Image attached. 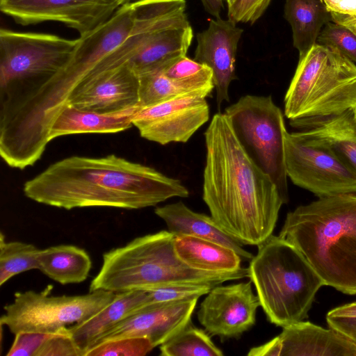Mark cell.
I'll use <instances>...</instances> for the list:
<instances>
[{"mask_svg":"<svg viewBox=\"0 0 356 356\" xmlns=\"http://www.w3.org/2000/svg\"><path fill=\"white\" fill-rule=\"evenodd\" d=\"M134 24L132 2L106 22L80 36L67 63L50 77L0 95V134L10 147L39 159L50 142L51 126L74 91L97 75L99 63L129 37Z\"/></svg>","mask_w":356,"mask_h":356,"instance_id":"6da1fadb","label":"cell"},{"mask_svg":"<svg viewBox=\"0 0 356 356\" xmlns=\"http://www.w3.org/2000/svg\"><path fill=\"white\" fill-rule=\"evenodd\" d=\"M204 139L202 198L211 216L243 245L259 246L273 234L285 204L278 188L247 153L225 113L213 116Z\"/></svg>","mask_w":356,"mask_h":356,"instance_id":"7a4b0ae2","label":"cell"},{"mask_svg":"<svg viewBox=\"0 0 356 356\" xmlns=\"http://www.w3.org/2000/svg\"><path fill=\"white\" fill-rule=\"evenodd\" d=\"M23 191L36 202L67 210L138 209L189 195L180 180L115 154L65 158L26 181Z\"/></svg>","mask_w":356,"mask_h":356,"instance_id":"3957f363","label":"cell"},{"mask_svg":"<svg viewBox=\"0 0 356 356\" xmlns=\"http://www.w3.org/2000/svg\"><path fill=\"white\" fill-rule=\"evenodd\" d=\"M324 285L356 294V193L319 197L287 213L280 232Z\"/></svg>","mask_w":356,"mask_h":356,"instance_id":"277c9868","label":"cell"},{"mask_svg":"<svg viewBox=\"0 0 356 356\" xmlns=\"http://www.w3.org/2000/svg\"><path fill=\"white\" fill-rule=\"evenodd\" d=\"M175 235L168 230L140 236L103 254L102 267L90 291L115 293L172 284H207L249 277L248 268L225 273L193 269L175 249Z\"/></svg>","mask_w":356,"mask_h":356,"instance_id":"5b68a950","label":"cell"},{"mask_svg":"<svg viewBox=\"0 0 356 356\" xmlns=\"http://www.w3.org/2000/svg\"><path fill=\"white\" fill-rule=\"evenodd\" d=\"M250 260L249 277L268 320L277 326L303 321L324 283L305 256L279 236H270Z\"/></svg>","mask_w":356,"mask_h":356,"instance_id":"8992f818","label":"cell"},{"mask_svg":"<svg viewBox=\"0 0 356 356\" xmlns=\"http://www.w3.org/2000/svg\"><path fill=\"white\" fill-rule=\"evenodd\" d=\"M356 109V64L316 44L299 58L284 97L290 120L324 118Z\"/></svg>","mask_w":356,"mask_h":356,"instance_id":"52a82bcc","label":"cell"},{"mask_svg":"<svg viewBox=\"0 0 356 356\" xmlns=\"http://www.w3.org/2000/svg\"><path fill=\"white\" fill-rule=\"evenodd\" d=\"M224 113L247 153L270 177L287 203L288 176L284 153L287 131L281 109L271 96L247 95L227 107Z\"/></svg>","mask_w":356,"mask_h":356,"instance_id":"ba28073f","label":"cell"},{"mask_svg":"<svg viewBox=\"0 0 356 356\" xmlns=\"http://www.w3.org/2000/svg\"><path fill=\"white\" fill-rule=\"evenodd\" d=\"M52 286L40 292L29 290L15 293L13 302L4 307L1 325L14 334L19 332L52 334L86 321L115 298L105 290L77 296H52Z\"/></svg>","mask_w":356,"mask_h":356,"instance_id":"9c48e42d","label":"cell"},{"mask_svg":"<svg viewBox=\"0 0 356 356\" xmlns=\"http://www.w3.org/2000/svg\"><path fill=\"white\" fill-rule=\"evenodd\" d=\"M79 39L0 30V91L44 80L70 60Z\"/></svg>","mask_w":356,"mask_h":356,"instance_id":"30bf717a","label":"cell"},{"mask_svg":"<svg viewBox=\"0 0 356 356\" xmlns=\"http://www.w3.org/2000/svg\"><path fill=\"white\" fill-rule=\"evenodd\" d=\"M285 165L291 181L319 197L356 193V175L322 140L286 132Z\"/></svg>","mask_w":356,"mask_h":356,"instance_id":"8fae6325","label":"cell"},{"mask_svg":"<svg viewBox=\"0 0 356 356\" xmlns=\"http://www.w3.org/2000/svg\"><path fill=\"white\" fill-rule=\"evenodd\" d=\"M120 6L116 0H0L1 11L17 24L58 22L80 36L106 22Z\"/></svg>","mask_w":356,"mask_h":356,"instance_id":"7c38bea8","label":"cell"},{"mask_svg":"<svg viewBox=\"0 0 356 356\" xmlns=\"http://www.w3.org/2000/svg\"><path fill=\"white\" fill-rule=\"evenodd\" d=\"M209 119L206 97L191 94L140 108L132 123L141 137L165 145L188 142Z\"/></svg>","mask_w":356,"mask_h":356,"instance_id":"4fadbf2b","label":"cell"},{"mask_svg":"<svg viewBox=\"0 0 356 356\" xmlns=\"http://www.w3.org/2000/svg\"><path fill=\"white\" fill-rule=\"evenodd\" d=\"M251 282L219 284L207 293L197 316L208 333L222 339L237 338L254 325L261 305Z\"/></svg>","mask_w":356,"mask_h":356,"instance_id":"5bb4252c","label":"cell"},{"mask_svg":"<svg viewBox=\"0 0 356 356\" xmlns=\"http://www.w3.org/2000/svg\"><path fill=\"white\" fill-rule=\"evenodd\" d=\"M198 299H183L140 307L103 334L92 346L124 337H145L154 348L160 346L191 323Z\"/></svg>","mask_w":356,"mask_h":356,"instance_id":"9a60e30c","label":"cell"},{"mask_svg":"<svg viewBox=\"0 0 356 356\" xmlns=\"http://www.w3.org/2000/svg\"><path fill=\"white\" fill-rule=\"evenodd\" d=\"M252 356H356V344L340 332L309 321L285 327L280 335L250 349Z\"/></svg>","mask_w":356,"mask_h":356,"instance_id":"2e32d148","label":"cell"},{"mask_svg":"<svg viewBox=\"0 0 356 356\" xmlns=\"http://www.w3.org/2000/svg\"><path fill=\"white\" fill-rule=\"evenodd\" d=\"M242 33L243 29L232 20L215 18L196 35L194 60L212 70L218 108L223 102L229 101V88L236 79V56Z\"/></svg>","mask_w":356,"mask_h":356,"instance_id":"e0dca14e","label":"cell"},{"mask_svg":"<svg viewBox=\"0 0 356 356\" xmlns=\"http://www.w3.org/2000/svg\"><path fill=\"white\" fill-rule=\"evenodd\" d=\"M67 104L98 113H115L139 106V76L125 63L79 86Z\"/></svg>","mask_w":356,"mask_h":356,"instance_id":"ac0fdd59","label":"cell"},{"mask_svg":"<svg viewBox=\"0 0 356 356\" xmlns=\"http://www.w3.org/2000/svg\"><path fill=\"white\" fill-rule=\"evenodd\" d=\"M154 213L175 236H193L222 244L234 250L242 259L251 260L254 257L243 248L241 242L224 231L211 216L195 212L181 201L158 207Z\"/></svg>","mask_w":356,"mask_h":356,"instance_id":"d6986e66","label":"cell"},{"mask_svg":"<svg viewBox=\"0 0 356 356\" xmlns=\"http://www.w3.org/2000/svg\"><path fill=\"white\" fill-rule=\"evenodd\" d=\"M292 127L327 145L356 175V111L324 118L290 120Z\"/></svg>","mask_w":356,"mask_h":356,"instance_id":"ffe728a7","label":"cell"},{"mask_svg":"<svg viewBox=\"0 0 356 356\" xmlns=\"http://www.w3.org/2000/svg\"><path fill=\"white\" fill-rule=\"evenodd\" d=\"M140 108L136 106L115 113H98L67 104L51 126L49 141L70 134L123 131L133 126V116Z\"/></svg>","mask_w":356,"mask_h":356,"instance_id":"44dd1931","label":"cell"},{"mask_svg":"<svg viewBox=\"0 0 356 356\" xmlns=\"http://www.w3.org/2000/svg\"><path fill=\"white\" fill-rule=\"evenodd\" d=\"M146 305L145 289L117 293L113 300L101 311L83 322L67 327L68 330L85 356L103 334Z\"/></svg>","mask_w":356,"mask_h":356,"instance_id":"7402d4cb","label":"cell"},{"mask_svg":"<svg viewBox=\"0 0 356 356\" xmlns=\"http://www.w3.org/2000/svg\"><path fill=\"white\" fill-rule=\"evenodd\" d=\"M178 257L191 268L210 273H225L241 270V257L222 244L188 235L175 236Z\"/></svg>","mask_w":356,"mask_h":356,"instance_id":"603a6c76","label":"cell"},{"mask_svg":"<svg viewBox=\"0 0 356 356\" xmlns=\"http://www.w3.org/2000/svg\"><path fill=\"white\" fill-rule=\"evenodd\" d=\"M284 17L291 25L299 58L316 44L323 28L332 21L321 0H286Z\"/></svg>","mask_w":356,"mask_h":356,"instance_id":"cb8c5ba5","label":"cell"},{"mask_svg":"<svg viewBox=\"0 0 356 356\" xmlns=\"http://www.w3.org/2000/svg\"><path fill=\"white\" fill-rule=\"evenodd\" d=\"M91 267L88 254L75 245L51 246L40 250L39 253L38 270L61 284L85 281Z\"/></svg>","mask_w":356,"mask_h":356,"instance_id":"d4e9b609","label":"cell"},{"mask_svg":"<svg viewBox=\"0 0 356 356\" xmlns=\"http://www.w3.org/2000/svg\"><path fill=\"white\" fill-rule=\"evenodd\" d=\"M138 76L140 108L186 95L197 94L205 97L209 96L204 91L169 79L162 70L145 73Z\"/></svg>","mask_w":356,"mask_h":356,"instance_id":"484cf974","label":"cell"},{"mask_svg":"<svg viewBox=\"0 0 356 356\" xmlns=\"http://www.w3.org/2000/svg\"><path fill=\"white\" fill-rule=\"evenodd\" d=\"M162 356H222L223 353L202 330L191 322L160 346Z\"/></svg>","mask_w":356,"mask_h":356,"instance_id":"4316f807","label":"cell"},{"mask_svg":"<svg viewBox=\"0 0 356 356\" xmlns=\"http://www.w3.org/2000/svg\"><path fill=\"white\" fill-rule=\"evenodd\" d=\"M40 249L21 241L7 242L0 237V286L22 273L38 269Z\"/></svg>","mask_w":356,"mask_h":356,"instance_id":"83f0119b","label":"cell"},{"mask_svg":"<svg viewBox=\"0 0 356 356\" xmlns=\"http://www.w3.org/2000/svg\"><path fill=\"white\" fill-rule=\"evenodd\" d=\"M162 71L169 79L204 91L209 95L214 88L212 70L186 55L175 59Z\"/></svg>","mask_w":356,"mask_h":356,"instance_id":"f1b7e54d","label":"cell"},{"mask_svg":"<svg viewBox=\"0 0 356 356\" xmlns=\"http://www.w3.org/2000/svg\"><path fill=\"white\" fill-rule=\"evenodd\" d=\"M154 346L145 337H124L110 340L91 347L85 356H144Z\"/></svg>","mask_w":356,"mask_h":356,"instance_id":"f546056e","label":"cell"},{"mask_svg":"<svg viewBox=\"0 0 356 356\" xmlns=\"http://www.w3.org/2000/svg\"><path fill=\"white\" fill-rule=\"evenodd\" d=\"M316 44L334 49L356 64V34L332 21L323 28Z\"/></svg>","mask_w":356,"mask_h":356,"instance_id":"4dcf8cb0","label":"cell"},{"mask_svg":"<svg viewBox=\"0 0 356 356\" xmlns=\"http://www.w3.org/2000/svg\"><path fill=\"white\" fill-rule=\"evenodd\" d=\"M36 356H83L68 327L52 333L42 344Z\"/></svg>","mask_w":356,"mask_h":356,"instance_id":"1f68e13d","label":"cell"},{"mask_svg":"<svg viewBox=\"0 0 356 356\" xmlns=\"http://www.w3.org/2000/svg\"><path fill=\"white\" fill-rule=\"evenodd\" d=\"M271 0H235L228 7V19L234 23H254L264 14Z\"/></svg>","mask_w":356,"mask_h":356,"instance_id":"d6a6232c","label":"cell"},{"mask_svg":"<svg viewBox=\"0 0 356 356\" xmlns=\"http://www.w3.org/2000/svg\"><path fill=\"white\" fill-rule=\"evenodd\" d=\"M332 22L356 34V0H321Z\"/></svg>","mask_w":356,"mask_h":356,"instance_id":"836d02e7","label":"cell"},{"mask_svg":"<svg viewBox=\"0 0 356 356\" xmlns=\"http://www.w3.org/2000/svg\"><path fill=\"white\" fill-rule=\"evenodd\" d=\"M51 334L19 332L15 334L7 356H36L37 353Z\"/></svg>","mask_w":356,"mask_h":356,"instance_id":"e575fe53","label":"cell"},{"mask_svg":"<svg viewBox=\"0 0 356 356\" xmlns=\"http://www.w3.org/2000/svg\"><path fill=\"white\" fill-rule=\"evenodd\" d=\"M326 321L330 327L340 332L356 344V318L327 314Z\"/></svg>","mask_w":356,"mask_h":356,"instance_id":"d590c367","label":"cell"},{"mask_svg":"<svg viewBox=\"0 0 356 356\" xmlns=\"http://www.w3.org/2000/svg\"><path fill=\"white\" fill-rule=\"evenodd\" d=\"M327 314L356 318V302L336 307L330 310Z\"/></svg>","mask_w":356,"mask_h":356,"instance_id":"8d00e7d4","label":"cell"},{"mask_svg":"<svg viewBox=\"0 0 356 356\" xmlns=\"http://www.w3.org/2000/svg\"><path fill=\"white\" fill-rule=\"evenodd\" d=\"M204 10L215 18H220L223 8L222 0H200Z\"/></svg>","mask_w":356,"mask_h":356,"instance_id":"74e56055","label":"cell"},{"mask_svg":"<svg viewBox=\"0 0 356 356\" xmlns=\"http://www.w3.org/2000/svg\"><path fill=\"white\" fill-rule=\"evenodd\" d=\"M120 6H122L127 3L131 2V0H116ZM138 1V0H136Z\"/></svg>","mask_w":356,"mask_h":356,"instance_id":"f35d334b","label":"cell"},{"mask_svg":"<svg viewBox=\"0 0 356 356\" xmlns=\"http://www.w3.org/2000/svg\"><path fill=\"white\" fill-rule=\"evenodd\" d=\"M234 0H226L227 7H229L233 3Z\"/></svg>","mask_w":356,"mask_h":356,"instance_id":"ab89813d","label":"cell"},{"mask_svg":"<svg viewBox=\"0 0 356 356\" xmlns=\"http://www.w3.org/2000/svg\"><path fill=\"white\" fill-rule=\"evenodd\" d=\"M234 1H235V0H234ZM232 5H231V6H232Z\"/></svg>","mask_w":356,"mask_h":356,"instance_id":"60d3db41","label":"cell"},{"mask_svg":"<svg viewBox=\"0 0 356 356\" xmlns=\"http://www.w3.org/2000/svg\"><path fill=\"white\" fill-rule=\"evenodd\" d=\"M355 111H356V109H355Z\"/></svg>","mask_w":356,"mask_h":356,"instance_id":"b9f144b4","label":"cell"}]
</instances>
